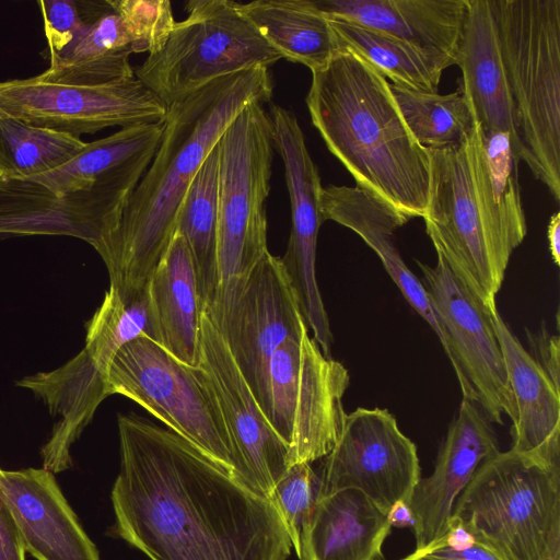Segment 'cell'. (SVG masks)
<instances>
[{"label":"cell","instance_id":"1","mask_svg":"<svg viewBox=\"0 0 560 560\" xmlns=\"http://www.w3.org/2000/svg\"><path fill=\"white\" fill-rule=\"evenodd\" d=\"M117 534L151 560H287L291 540L266 495L170 429L118 417Z\"/></svg>","mask_w":560,"mask_h":560},{"label":"cell","instance_id":"2","mask_svg":"<svg viewBox=\"0 0 560 560\" xmlns=\"http://www.w3.org/2000/svg\"><path fill=\"white\" fill-rule=\"evenodd\" d=\"M272 81L255 66L218 78L166 109L160 143L116 230L95 250L110 287H148L175 234L187 189L233 119L253 103H267Z\"/></svg>","mask_w":560,"mask_h":560},{"label":"cell","instance_id":"3","mask_svg":"<svg viewBox=\"0 0 560 560\" xmlns=\"http://www.w3.org/2000/svg\"><path fill=\"white\" fill-rule=\"evenodd\" d=\"M311 72L305 102L330 153L358 187L408 220L422 218L430 155L407 127L388 80L345 48Z\"/></svg>","mask_w":560,"mask_h":560},{"label":"cell","instance_id":"4","mask_svg":"<svg viewBox=\"0 0 560 560\" xmlns=\"http://www.w3.org/2000/svg\"><path fill=\"white\" fill-rule=\"evenodd\" d=\"M428 151L425 232L477 299L494 308L510 258L527 233L522 200L495 191L477 121L459 143Z\"/></svg>","mask_w":560,"mask_h":560},{"label":"cell","instance_id":"5","mask_svg":"<svg viewBox=\"0 0 560 560\" xmlns=\"http://www.w3.org/2000/svg\"><path fill=\"white\" fill-rule=\"evenodd\" d=\"M518 161L560 201V0H489Z\"/></svg>","mask_w":560,"mask_h":560},{"label":"cell","instance_id":"6","mask_svg":"<svg viewBox=\"0 0 560 560\" xmlns=\"http://www.w3.org/2000/svg\"><path fill=\"white\" fill-rule=\"evenodd\" d=\"M451 526L500 560H560V467L497 452L456 500Z\"/></svg>","mask_w":560,"mask_h":560},{"label":"cell","instance_id":"7","mask_svg":"<svg viewBox=\"0 0 560 560\" xmlns=\"http://www.w3.org/2000/svg\"><path fill=\"white\" fill-rule=\"evenodd\" d=\"M218 291L206 311L218 323L236 301L267 247L266 202L275 152L272 122L261 103L245 107L220 141Z\"/></svg>","mask_w":560,"mask_h":560},{"label":"cell","instance_id":"8","mask_svg":"<svg viewBox=\"0 0 560 560\" xmlns=\"http://www.w3.org/2000/svg\"><path fill=\"white\" fill-rule=\"evenodd\" d=\"M106 383L110 395L133 400L246 485L215 393L199 365H187L140 337L117 351Z\"/></svg>","mask_w":560,"mask_h":560},{"label":"cell","instance_id":"9","mask_svg":"<svg viewBox=\"0 0 560 560\" xmlns=\"http://www.w3.org/2000/svg\"><path fill=\"white\" fill-rule=\"evenodd\" d=\"M167 40L135 77L166 107L211 81L282 59L232 0H192Z\"/></svg>","mask_w":560,"mask_h":560},{"label":"cell","instance_id":"10","mask_svg":"<svg viewBox=\"0 0 560 560\" xmlns=\"http://www.w3.org/2000/svg\"><path fill=\"white\" fill-rule=\"evenodd\" d=\"M270 424L288 445L291 465L324 458L336 444L347 412L350 375L326 357L308 331L285 339L270 361Z\"/></svg>","mask_w":560,"mask_h":560},{"label":"cell","instance_id":"11","mask_svg":"<svg viewBox=\"0 0 560 560\" xmlns=\"http://www.w3.org/2000/svg\"><path fill=\"white\" fill-rule=\"evenodd\" d=\"M436 258L435 266L416 262L463 398L477 404L491 422L502 424L503 416L513 421L515 404L492 308L477 299L441 254Z\"/></svg>","mask_w":560,"mask_h":560},{"label":"cell","instance_id":"12","mask_svg":"<svg viewBox=\"0 0 560 560\" xmlns=\"http://www.w3.org/2000/svg\"><path fill=\"white\" fill-rule=\"evenodd\" d=\"M156 148L112 170L83 190L57 194L33 178H0V240L71 236L96 248L118 226Z\"/></svg>","mask_w":560,"mask_h":560},{"label":"cell","instance_id":"13","mask_svg":"<svg viewBox=\"0 0 560 560\" xmlns=\"http://www.w3.org/2000/svg\"><path fill=\"white\" fill-rule=\"evenodd\" d=\"M167 107L136 77L73 85L39 75L0 81V112L35 127L70 135L162 122Z\"/></svg>","mask_w":560,"mask_h":560},{"label":"cell","instance_id":"14","mask_svg":"<svg viewBox=\"0 0 560 560\" xmlns=\"http://www.w3.org/2000/svg\"><path fill=\"white\" fill-rule=\"evenodd\" d=\"M324 458L318 498L353 489L387 514L397 503L408 504L420 479L416 444L387 409L377 407L347 413L336 444Z\"/></svg>","mask_w":560,"mask_h":560},{"label":"cell","instance_id":"15","mask_svg":"<svg viewBox=\"0 0 560 560\" xmlns=\"http://www.w3.org/2000/svg\"><path fill=\"white\" fill-rule=\"evenodd\" d=\"M215 325L270 423L271 358L285 339L308 331L280 257L262 256Z\"/></svg>","mask_w":560,"mask_h":560},{"label":"cell","instance_id":"16","mask_svg":"<svg viewBox=\"0 0 560 560\" xmlns=\"http://www.w3.org/2000/svg\"><path fill=\"white\" fill-rule=\"evenodd\" d=\"M198 365L215 393L247 486L266 495L291 466L288 445L276 433L210 315H200Z\"/></svg>","mask_w":560,"mask_h":560},{"label":"cell","instance_id":"17","mask_svg":"<svg viewBox=\"0 0 560 560\" xmlns=\"http://www.w3.org/2000/svg\"><path fill=\"white\" fill-rule=\"evenodd\" d=\"M269 115L291 207L289 242L280 260L303 318L307 324L317 325L327 318L315 269L318 233L325 221L320 209L323 185L295 114L271 105Z\"/></svg>","mask_w":560,"mask_h":560},{"label":"cell","instance_id":"18","mask_svg":"<svg viewBox=\"0 0 560 560\" xmlns=\"http://www.w3.org/2000/svg\"><path fill=\"white\" fill-rule=\"evenodd\" d=\"M499 451L491 421L477 404L463 398L432 474L419 479L407 504L416 550L441 539L450 530L456 500L480 465Z\"/></svg>","mask_w":560,"mask_h":560},{"label":"cell","instance_id":"19","mask_svg":"<svg viewBox=\"0 0 560 560\" xmlns=\"http://www.w3.org/2000/svg\"><path fill=\"white\" fill-rule=\"evenodd\" d=\"M0 495L26 552L36 560H100L54 474L45 468L2 470Z\"/></svg>","mask_w":560,"mask_h":560},{"label":"cell","instance_id":"20","mask_svg":"<svg viewBox=\"0 0 560 560\" xmlns=\"http://www.w3.org/2000/svg\"><path fill=\"white\" fill-rule=\"evenodd\" d=\"M330 18H341L401 39L457 65L468 0H314Z\"/></svg>","mask_w":560,"mask_h":560},{"label":"cell","instance_id":"21","mask_svg":"<svg viewBox=\"0 0 560 560\" xmlns=\"http://www.w3.org/2000/svg\"><path fill=\"white\" fill-rule=\"evenodd\" d=\"M491 318L515 404L511 448L560 467V389L513 335L497 307L491 310Z\"/></svg>","mask_w":560,"mask_h":560},{"label":"cell","instance_id":"22","mask_svg":"<svg viewBox=\"0 0 560 560\" xmlns=\"http://www.w3.org/2000/svg\"><path fill=\"white\" fill-rule=\"evenodd\" d=\"M320 209L325 221L331 220L353 231L378 256L405 299L442 342L441 328L427 291L406 265L396 244V230L409 220L358 186L323 187Z\"/></svg>","mask_w":560,"mask_h":560},{"label":"cell","instance_id":"23","mask_svg":"<svg viewBox=\"0 0 560 560\" xmlns=\"http://www.w3.org/2000/svg\"><path fill=\"white\" fill-rule=\"evenodd\" d=\"M392 525L365 494L345 489L320 497L301 534L300 560H383Z\"/></svg>","mask_w":560,"mask_h":560},{"label":"cell","instance_id":"24","mask_svg":"<svg viewBox=\"0 0 560 560\" xmlns=\"http://www.w3.org/2000/svg\"><path fill=\"white\" fill-rule=\"evenodd\" d=\"M457 66L462 71L458 86L481 130L508 133L516 155L513 103L489 0H468Z\"/></svg>","mask_w":560,"mask_h":560},{"label":"cell","instance_id":"25","mask_svg":"<svg viewBox=\"0 0 560 560\" xmlns=\"http://www.w3.org/2000/svg\"><path fill=\"white\" fill-rule=\"evenodd\" d=\"M16 385L40 397L52 417L60 416L43 447V468L52 474L68 469L71 445L90 423L98 405L110 395L106 376L83 349L59 369L24 377Z\"/></svg>","mask_w":560,"mask_h":560},{"label":"cell","instance_id":"26","mask_svg":"<svg viewBox=\"0 0 560 560\" xmlns=\"http://www.w3.org/2000/svg\"><path fill=\"white\" fill-rule=\"evenodd\" d=\"M160 346L180 362L197 366L202 304L190 250L175 233L149 282Z\"/></svg>","mask_w":560,"mask_h":560},{"label":"cell","instance_id":"27","mask_svg":"<svg viewBox=\"0 0 560 560\" xmlns=\"http://www.w3.org/2000/svg\"><path fill=\"white\" fill-rule=\"evenodd\" d=\"M131 54L132 38L121 18L108 4L81 36L50 58L49 68L38 75L73 85L116 83L135 78L129 61Z\"/></svg>","mask_w":560,"mask_h":560},{"label":"cell","instance_id":"28","mask_svg":"<svg viewBox=\"0 0 560 560\" xmlns=\"http://www.w3.org/2000/svg\"><path fill=\"white\" fill-rule=\"evenodd\" d=\"M240 9L282 58L311 71L339 50L329 21L314 0H256L240 3Z\"/></svg>","mask_w":560,"mask_h":560},{"label":"cell","instance_id":"29","mask_svg":"<svg viewBox=\"0 0 560 560\" xmlns=\"http://www.w3.org/2000/svg\"><path fill=\"white\" fill-rule=\"evenodd\" d=\"M220 143L210 151L178 208L175 233L191 254L202 311H209L218 291V214Z\"/></svg>","mask_w":560,"mask_h":560},{"label":"cell","instance_id":"30","mask_svg":"<svg viewBox=\"0 0 560 560\" xmlns=\"http://www.w3.org/2000/svg\"><path fill=\"white\" fill-rule=\"evenodd\" d=\"M339 49L359 55L392 84L423 92L439 91L442 73L451 65L401 39L341 18L327 16Z\"/></svg>","mask_w":560,"mask_h":560},{"label":"cell","instance_id":"31","mask_svg":"<svg viewBox=\"0 0 560 560\" xmlns=\"http://www.w3.org/2000/svg\"><path fill=\"white\" fill-rule=\"evenodd\" d=\"M140 337L160 345L149 285L129 290L109 285L101 306L86 325L85 352L106 376L117 351Z\"/></svg>","mask_w":560,"mask_h":560},{"label":"cell","instance_id":"32","mask_svg":"<svg viewBox=\"0 0 560 560\" xmlns=\"http://www.w3.org/2000/svg\"><path fill=\"white\" fill-rule=\"evenodd\" d=\"M163 121L120 128L92 141L62 166L31 177L48 189L71 192L92 188L102 176L160 143Z\"/></svg>","mask_w":560,"mask_h":560},{"label":"cell","instance_id":"33","mask_svg":"<svg viewBox=\"0 0 560 560\" xmlns=\"http://www.w3.org/2000/svg\"><path fill=\"white\" fill-rule=\"evenodd\" d=\"M80 138L39 128L0 112V178H31L69 162Z\"/></svg>","mask_w":560,"mask_h":560},{"label":"cell","instance_id":"34","mask_svg":"<svg viewBox=\"0 0 560 560\" xmlns=\"http://www.w3.org/2000/svg\"><path fill=\"white\" fill-rule=\"evenodd\" d=\"M389 86L410 132L428 150L459 143L476 124L460 86L448 94Z\"/></svg>","mask_w":560,"mask_h":560},{"label":"cell","instance_id":"35","mask_svg":"<svg viewBox=\"0 0 560 560\" xmlns=\"http://www.w3.org/2000/svg\"><path fill=\"white\" fill-rule=\"evenodd\" d=\"M318 488L319 478L311 464L296 463L289 467L268 495L298 557L302 529L318 498Z\"/></svg>","mask_w":560,"mask_h":560},{"label":"cell","instance_id":"36","mask_svg":"<svg viewBox=\"0 0 560 560\" xmlns=\"http://www.w3.org/2000/svg\"><path fill=\"white\" fill-rule=\"evenodd\" d=\"M107 2L127 27L136 54L151 55L159 51L176 23L172 4L167 0H109Z\"/></svg>","mask_w":560,"mask_h":560},{"label":"cell","instance_id":"37","mask_svg":"<svg viewBox=\"0 0 560 560\" xmlns=\"http://www.w3.org/2000/svg\"><path fill=\"white\" fill-rule=\"evenodd\" d=\"M44 21L50 58L68 48L86 30L79 3L73 0H43L38 2Z\"/></svg>","mask_w":560,"mask_h":560},{"label":"cell","instance_id":"38","mask_svg":"<svg viewBox=\"0 0 560 560\" xmlns=\"http://www.w3.org/2000/svg\"><path fill=\"white\" fill-rule=\"evenodd\" d=\"M405 558L406 560H500L456 526H451L441 539L423 549L415 550Z\"/></svg>","mask_w":560,"mask_h":560},{"label":"cell","instance_id":"39","mask_svg":"<svg viewBox=\"0 0 560 560\" xmlns=\"http://www.w3.org/2000/svg\"><path fill=\"white\" fill-rule=\"evenodd\" d=\"M529 343L533 350L530 355L547 374L552 384L560 389L559 336L549 334L544 327L534 336H529Z\"/></svg>","mask_w":560,"mask_h":560},{"label":"cell","instance_id":"40","mask_svg":"<svg viewBox=\"0 0 560 560\" xmlns=\"http://www.w3.org/2000/svg\"><path fill=\"white\" fill-rule=\"evenodd\" d=\"M25 553L13 515L0 495V560H26Z\"/></svg>","mask_w":560,"mask_h":560},{"label":"cell","instance_id":"41","mask_svg":"<svg viewBox=\"0 0 560 560\" xmlns=\"http://www.w3.org/2000/svg\"><path fill=\"white\" fill-rule=\"evenodd\" d=\"M547 238L549 250L552 257V260L557 266L560 265V213L556 212L550 217L548 229H547Z\"/></svg>","mask_w":560,"mask_h":560},{"label":"cell","instance_id":"42","mask_svg":"<svg viewBox=\"0 0 560 560\" xmlns=\"http://www.w3.org/2000/svg\"><path fill=\"white\" fill-rule=\"evenodd\" d=\"M388 518L392 526L405 527L412 526V517L409 508L406 503L395 504L388 513Z\"/></svg>","mask_w":560,"mask_h":560},{"label":"cell","instance_id":"43","mask_svg":"<svg viewBox=\"0 0 560 560\" xmlns=\"http://www.w3.org/2000/svg\"><path fill=\"white\" fill-rule=\"evenodd\" d=\"M400 560H406V558H402V559H400Z\"/></svg>","mask_w":560,"mask_h":560}]
</instances>
